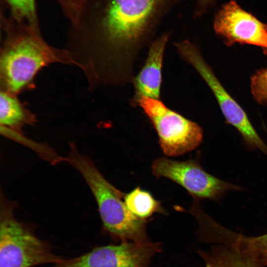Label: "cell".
Masks as SVG:
<instances>
[{
	"instance_id": "cell-1",
	"label": "cell",
	"mask_w": 267,
	"mask_h": 267,
	"mask_svg": "<svg viewBox=\"0 0 267 267\" xmlns=\"http://www.w3.org/2000/svg\"><path fill=\"white\" fill-rule=\"evenodd\" d=\"M182 0H84L69 35L80 53L101 68L134 69L140 50Z\"/></svg>"
},
{
	"instance_id": "cell-2",
	"label": "cell",
	"mask_w": 267,
	"mask_h": 267,
	"mask_svg": "<svg viewBox=\"0 0 267 267\" xmlns=\"http://www.w3.org/2000/svg\"><path fill=\"white\" fill-rule=\"evenodd\" d=\"M0 28V90L17 95L34 88L43 68L54 63L73 65L66 49L49 45L40 29L15 21L1 9Z\"/></svg>"
},
{
	"instance_id": "cell-3",
	"label": "cell",
	"mask_w": 267,
	"mask_h": 267,
	"mask_svg": "<svg viewBox=\"0 0 267 267\" xmlns=\"http://www.w3.org/2000/svg\"><path fill=\"white\" fill-rule=\"evenodd\" d=\"M69 146L66 161L78 170L90 189L104 231L121 242H150L146 220L137 218L129 210L124 201L125 193L104 177L89 157L79 152L74 142H69Z\"/></svg>"
},
{
	"instance_id": "cell-4",
	"label": "cell",
	"mask_w": 267,
	"mask_h": 267,
	"mask_svg": "<svg viewBox=\"0 0 267 267\" xmlns=\"http://www.w3.org/2000/svg\"><path fill=\"white\" fill-rule=\"evenodd\" d=\"M15 204L0 196V267H33L63 260L14 216Z\"/></svg>"
},
{
	"instance_id": "cell-5",
	"label": "cell",
	"mask_w": 267,
	"mask_h": 267,
	"mask_svg": "<svg viewBox=\"0 0 267 267\" xmlns=\"http://www.w3.org/2000/svg\"><path fill=\"white\" fill-rule=\"evenodd\" d=\"M134 104L142 108L153 126L160 148L166 155H182L195 149L202 143V128L168 108L159 99L142 97Z\"/></svg>"
},
{
	"instance_id": "cell-6",
	"label": "cell",
	"mask_w": 267,
	"mask_h": 267,
	"mask_svg": "<svg viewBox=\"0 0 267 267\" xmlns=\"http://www.w3.org/2000/svg\"><path fill=\"white\" fill-rule=\"evenodd\" d=\"M175 45L181 57L195 68L210 87L226 122L239 132L245 144L267 156V144L256 131L246 112L217 78L198 47L187 40L178 42Z\"/></svg>"
},
{
	"instance_id": "cell-7",
	"label": "cell",
	"mask_w": 267,
	"mask_h": 267,
	"mask_svg": "<svg viewBox=\"0 0 267 267\" xmlns=\"http://www.w3.org/2000/svg\"><path fill=\"white\" fill-rule=\"evenodd\" d=\"M152 172L157 178L164 177L184 188L193 198L218 201L228 190H241L242 187L228 183L209 174L197 160L176 161L165 157L155 159Z\"/></svg>"
},
{
	"instance_id": "cell-8",
	"label": "cell",
	"mask_w": 267,
	"mask_h": 267,
	"mask_svg": "<svg viewBox=\"0 0 267 267\" xmlns=\"http://www.w3.org/2000/svg\"><path fill=\"white\" fill-rule=\"evenodd\" d=\"M161 251L159 243L122 242L97 247L52 267H149L152 257Z\"/></svg>"
},
{
	"instance_id": "cell-9",
	"label": "cell",
	"mask_w": 267,
	"mask_h": 267,
	"mask_svg": "<svg viewBox=\"0 0 267 267\" xmlns=\"http://www.w3.org/2000/svg\"><path fill=\"white\" fill-rule=\"evenodd\" d=\"M213 27L215 33L228 46L235 43L255 45L267 52V28L235 1L224 3L216 13Z\"/></svg>"
},
{
	"instance_id": "cell-10",
	"label": "cell",
	"mask_w": 267,
	"mask_h": 267,
	"mask_svg": "<svg viewBox=\"0 0 267 267\" xmlns=\"http://www.w3.org/2000/svg\"><path fill=\"white\" fill-rule=\"evenodd\" d=\"M191 214L198 222V234L202 241L231 248L263 267L267 266V233L250 236L230 230L207 214L200 205L194 206Z\"/></svg>"
},
{
	"instance_id": "cell-11",
	"label": "cell",
	"mask_w": 267,
	"mask_h": 267,
	"mask_svg": "<svg viewBox=\"0 0 267 267\" xmlns=\"http://www.w3.org/2000/svg\"><path fill=\"white\" fill-rule=\"evenodd\" d=\"M170 36L168 33L163 34L150 43L146 61L132 82L134 103L142 97L159 99L164 51Z\"/></svg>"
},
{
	"instance_id": "cell-12",
	"label": "cell",
	"mask_w": 267,
	"mask_h": 267,
	"mask_svg": "<svg viewBox=\"0 0 267 267\" xmlns=\"http://www.w3.org/2000/svg\"><path fill=\"white\" fill-rule=\"evenodd\" d=\"M0 93V128L23 134L24 127L36 123V116L25 107L17 95L2 90Z\"/></svg>"
},
{
	"instance_id": "cell-13",
	"label": "cell",
	"mask_w": 267,
	"mask_h": 267,
	"mask_svg": "<svg viewBox=\"0 0 267 267\" xmlns=\"http://www.w3.org/2000/svg\"><path fill=\"white\" fill-rule=\"evenodd\" d=\"M203 267H263L249 257L231 248L215 244L210 251H198Z\"/></svg>"
},
{
	"instance_id": "cell-14",
	"label": "cell",
	"mask_w": 267,
	"mask_h": 267,
	"mask_svg": "<svg viewBox=\"0 0 267 267\" xmlns=\"http://www.w3.org/2000/svg\"><path fill=\"white\" fill-rule=\"evenodd\" d=\"M124 201L129 210L136 217L146 220L154 214H167L161 202L148 191L137 186L125 194Z\"/></svg>"
},
{
	"instance_id": "cell-15",
	"label": "cell",
	"mask_w": 267,
	"mask_h": 267,
	"mask_svg": "<svg viewBox=\"0 0 267 267\" xmlns=\"http://www.w3.org/2000/svg\"><path fill=\"white\" fill-rule=\"evenodd\" d=\"M0 7L14 20L40 29L36 0H1Z\"/></svg>"
},
{
	"instance_id": "cell-16",
	"label": "cell",
	"mask_w": 267,
	"mask_h": 267,
	"mask_svg": "<svg viewBox=\"0 0 267 267\" xmlns=\"http://www.w3.org/2000/svg\"><path fill=\"white\" fill-rule=\"evenodd\" d=\"M251 91L261 105L267 106V68L257 71L251 79Z\"/></svg>"
},
{
	"instance_id": "cell-17",
	"label": "cell",
	"mask_w": 267,
	"mask_h": 267,
	"mask_svg": "<svg viewBox=\"0 0 267 267\" xmlns=\"http://www.w3.org/2000/svg\"><path fill=\"white\" fill-rule=\"evenodd\" d=\"M216 0H196L193 15L199 17L206 14L215 4Z\"/></svg>"
},
{
	"instance_id": "cell-18",
	"label": "cell",
	"mask_w": 267,
	"mask_h": 267,
	"mask_svg": "<svg viewBox=\"0 0 267 267\" xmlns=\"http://www.w3.org/2000/svg\"></svg>"
}]
</instances>
